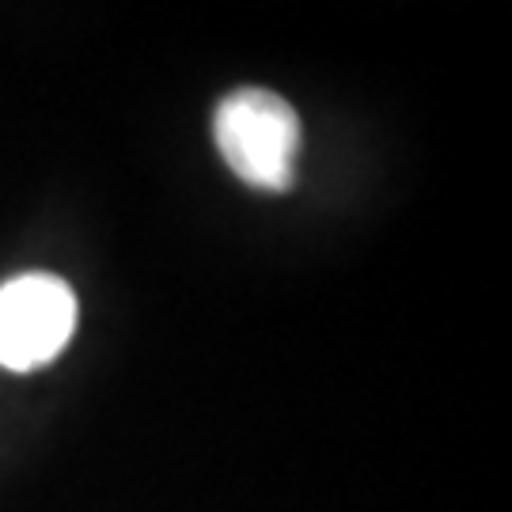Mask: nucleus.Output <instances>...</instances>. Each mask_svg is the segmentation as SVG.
<instances>
[{
  "label": "nucleus",
  "mask_w": 512,
  "mask_h": 512,
  "mask_svg": "<svg viewBox=\"0 0 512 512\" xmlns=\"http://www.w3.org/2000/svg\"><path fill=\"white\" fill-rule=\"evenodd\" d=\"M213 137L232 175L266 194H285L296 179L300 118L281 95L266 88H239L220 99Z\"/></svg>",
  "instance_id": "f257e3e1"
},
{
  "label": "nucleus",
  "mask_w": 512,
  "mask_h": 512,
  "mask_svg": "<svg viewBox=\"0 0 512 512\" xmlns=\"http://www.w3.org/2000/svg\"><path fill=\"white\" fill-rule=\"evenodd\" d=\"M76 293L54 274H23L0 285V368L50 365L76 334Z\"/></svg>",
  "instance_id": "f03ea898"
}]
</instances>
